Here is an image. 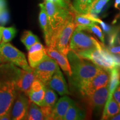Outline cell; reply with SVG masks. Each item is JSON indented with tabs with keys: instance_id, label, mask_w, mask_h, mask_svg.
<instances>
[{
	"instance_id": "1",
	"label": "cell",
	"mask_w": 120,
	"mask_h": 120,
	"mask_svg": "<svg viewBox=\"0 0 120 120\" xmlns=\"http://www.w3.org/2000/svg\"><path fill=\"white\" fill-rule=\"evenodd\" d=\"M67 57L72 71L70 76L71 83L79 90L94 77L101 68L90 60L80 57L71 49L69 50Z\"/></svg>"
},
{
	"instance_id": "2",
	"label": "cell",
	"mask_w": 120,
	"mask_h": 120,
	"mask_svg": "<svg viewBox=\"0 0 120 120\" xmlns=\"http://www.w3.org/2000/svg\"><path fill=\"white\" fill-rule=\"evenodd\" d=\"M75 13L68 18L51 40L49 46L53 47L60 53L67 56L70 50L69 44L72 34L77 25L75 21Z\"/></svg>"
},
{
	"instance_id": "3",
	"label": "cell",
	"mask_w": 120,
	"mask_h": 120,
	"mask_svg": "<svg viewBox=\"0 0 120 120\" xmlns=\"http://www.w3.org/2000/svg\"><path fill=\"white\" fill-rule=\"evenodd\" d=\"M76 54L80 57L90 60L97 66L109 72L112 68L117 67L112 53L103 45L101 49H88Z\"/></svg>"
},
{
	"instance_id": "4",
	"label": "cell",
	"mask_w": 120,
	"mask_h": 120,
	"mask_svg": "<svg viewBox=\"0 0 120 120\" xmlns=\"http://www.w3.org/2000/svg\"><path fill=\"white\" fill-rule=\"evenodd\" d=\"M44 4L49 25L52 30V37L68 18L75 12V11L73 8H64L48 0H45Z\"/></svg>"
},
{
	"instance_id": "5",
	"label": "cell",
	"mask_w": 120,
	"mask_h": 120,
	"mask_svg": "<svg viewBox=\"0 0 120 120\" xmlns=\"http://www.w3.org/2000/svg\"><path fill=\"white\" fill-rule=\"evenodd\" d=\"M16 72L10 79H0V119L4 115L11 112L13 102L17 95L15 87V76Z\"/></svg>"
},
{
	"instance_id": "6",
	"label": "cell",
	"mask_w": 120,
	"mask_h": 120,
	"mask_svg": "<svg viewBox=\"0 0 120 120\" xmlns=\"http://www.w3.org/2000/svg\"><path fill=\"white\" fill-rule=\"evenodd\" d=\"M103 43H100L95 38L86 34L85 30L79 26L73 31L69 44L70 49L75 53L92 49H101Z\"/></svg>"
},
{
	"instance_id": "7",
	"label": "cell",
	"mask_w": 120,
	"mask_h": 120,
	"mask_svg": "<svg viewBox=\"0 0 120 120\" xmlns=\"http://www.w3.org/2000/svg\"><path fill=\"white\" fill-rule=\"evenodd\" d=\"M0 56L2 62H10L25 71H34L28 64L25 54L9 42L0 43Z\"/></svg>"
},
{
	"instance_id": "8",
	"label": "cell",
	"mask_w": 120,
	"mask_h": 120,
	"mask_svg": "<svg viewBox=\"0 0 120 120\" xmlns=\"http://www.w3.org/2000/svg\"><path fill=\"white\" fill-rule=\"evenodd\" d=\"M59 69L57 62L47 55L34 68V73L36 78L46 86L54 73Z\"/></svg>"
},
{
	"instance_id": "9",
	"label": "cell",
	"mask_w": 120,
	"mask_h": 120,
	"mask_svg": "<svg viewBox=\"0 0 120 120\" xmlns=\"http://www.w3.org/2000/svg\"><path fill=\"white\" fill-rule=\"evenodd\" d=\"M110 79V72L101 68L94 77L83 85L79 90L84 96L90 95L99 88L106 86L109 83Z\"/></svg>"
},
{
	"instance_id": "10",
	"label": "cell",
	"mask_w": 120,
	"mask_h": 120,
	"mask_svg": "<svg viewBox=\"0 0 120 120\" xmlns=\"http://www.w3.org/2000/svg\"><path fill=\"white\" fill-rule=\"evenodd\" d=\"M30 102V100L27 97L26 94L17 91L11 108V120H26Z\"/></svg>"
},
{
	"instance_id": "11",
	"label": "cell",
	"mask_w": 120,
	"mask_h": 120,
	"mask_svg": "<svg viewBox=\"0 0 120 120\" xmlns=\"http://www.w3.org/2000/svg\"><path fill=\"white\" fill-rule=\"evenodd\" d=\"M109 94V83L99 88L90 95L86 96L90 109L100 112L106 104Z\"/></svg>"
},
{
	"instance_id": "12",
	"label": "cell",
	"mask_w": 120,
	"mask_h": 120,
	"mask_svg": "<svg viewBox=\"0 0 120 120\" xmlns=\"http://www.w3.org/2000/svg\"><path fill=\"white\" fill-rule=\"evenodd\" d=\"M35 79L34 71L29 72L16 67L15 83L17 91L23 92L27 96L31 85Z\"/></svg>"
},
{
	"instance_id": "13",
	"label": "cell",
	"mask_w": 120,
	"mask_h": 120,
	"mask_svg": "<svg viewBox=\"0 0 120 120\" xmlns=\"http://www.w3.org/2000/svg\"><path fill=\"white\" fill-rule=\"evenodd\" d=\"M45 88L46 86L44 84L36 78L27 94V96L29 97L30 101L39 106H43L44 105Z\"/></svg>"
},
{
	"instance_id": "14",
	"label": "cell",
	"mask_w": 120,
	"mask_h": 120,
	"mask_svg": "<svg viewBox=\"0 0 120 120\" xmlns=\"http://www.w3.org/2000/svg\"><path fill=\"white\" fill-rule=\"evenodd\" d=\"M28 51V63L32 69L35 68L47 55L45 47L40 42L33 45Z\"/></svg>"
},
{
	"instance_id": "15",
	"label": "cell",
	"mask_w": 120,
	"mask_h": 120,
	"mask_svg": "<svg viewBox=\"0 0 120 120\" xmlns=\"http://www.w3.org/2000/svg\"><path fill=\"white\" fill-rule=\"evenodd\" d=\"M46 86L56 91L61 96L69 94L67 83L60 69L54 73Z\"/></svg>"
},
{
	"instance_id": "16",
	"label": "cell",
	"mask_w": 120,
	"mask_h": 120,
	"mask_svg": "<svg viewBox=\"0 0 120 120\" xmlns=\"http://www.w3.org/2000/svg\"><path fill=\"white\" fill-rule=\"evenodd\" d=\"M74 102L68 96H64L59 99L55 104L52 114V120H62L70 106Z\"/></svg>"
},
{
	"instance_id": "17",
	"label": "cell",
	"mask_w": 120,
	"mask_h": 120,
	"mask_svg": "<svg viewBox=\"0 0 120 120\" xmlns=\"http://www.w3.org/2000/svg\"><path fill=\"white\" fill-rule=\"evenodd\" d=\"M45 51L48 56L55 60L64 72L68 73L69 76H71L72 73L71 69L67 56L61 53L51 46H47L45 47Z\"/></svg>"
},
{
	"instance_id": "18",
	"label": "cell",
	"mask_w": 120,
	"mask_h": 120,
	"mask_svg": "<svg viewBox=\"0 0 120 120\" xmlns=\"http://www.w3.org/2000/svg\"><path fill=\"white\" fill-rule=\"evenodd\" d=\"M40 7V12L39 15V22H40V26L42 30L43 34H44L45 40L46 42L47 46L49 44L51 38L52 37V32L51 28L48 19V16L46 12V7L44 3L40 4H39Z\"/></svg>"
},
{
	"instance_id": "19",
	"label": "cell",
	"mask_w": 120,
	"mask_h": 120,
	"mask_svg": "<svg viewBox=\"0 0 120 120\" xmlns=\"http://www.w3.org/2000/svg\"><path fill=\"white\" fill-rule=\"evenodd\" d=\"M86 118V113L73 102L64 115V120H82Z\"/></svg>"
},
{
	"instance_id": "20",
	"label": "cell",
	"mask_w": 120,
	"mask_h": 120,
	"mask_svg": "<svg viewBox=\"0 0 120 120\" xmlns=\"http://www.w3.org/2000/svg\"><path fill=\"white\" fill-rule=\"evenodd\" d=\"M102 120H109L120 112V108L113 97L105 104Z\"/></svg>"
},
{
	"instance_id": "21",
	"label": "cell",
	"mask_w": 120,
	"mask_h": 120,
	"mask_svg": "<svg viewBox=\"0 0 120 120\" xmlns=\"http://www.w3.org/2000/svg\"><path fill=\"white\" fill-rule=\"evenodd\" d=\"M109 72H110V79L109 81V94L107 102L109 101L112 98V94L120 82V73L117 67L112 68Z\"/></svg>"
},
{
	"instance_id": "22",
	"label": "cell",
	"mask_w": 120,
	"mask_h": 120,
	"mask_svg": "<svg viewBox=\"0 0 120 120\" xmlns=\"http://www.w3.org/2000/svg\"><path fill=\"white\" fill-rule=\"evenodd\" d=\"M92 3L90 0H74L72 8L76 13L86 15L90 13Z\"/></svg>"
},
{
	"instance_id": "23",
	"label": "cell",
	"mask_w": 120,
	"mask_h": 120,
	"mask_svg": "<svg viewBox=\"0 0 120 120\" xmlns=\"http://www.w3.org/2000/svg\"><path fill=\"white\" fill-rule=\"evenodd\" d=\"M26 120H45L41 107L30 101Z\"/></svg>"
},
{
	"instance_id": "24",
	"label": "cell",
	"mask_w": 120,
	"mask_h": 120,
	"mask_svg": "<svg viewBox=\"0 0 120 120\" xmlns=\"http://www.w3.org/2000/svg\"><path fill=\"white\" fill-rule=\"evenodd\" d=\"M57 101V96L56 93L53 91V90L46 86L45 88V92L44 96V105L54 108L55 104Z\"/></svg>"
},
{
	"instance_id": "25",
	"label": "cell",
	"mask_w": 120,
	"mask_h": 120,
	"mask_svg": "<svg viewBox=\"0 0 120 120\" xmlns=\"http://www.w3.org/2000/svg\"><path fill=\"white\" fill-rule=\"evenodd\" d=\"M21 41L27 50L34 43L40 42L38 37L30 31H26L23 33L21 38Z\"/></svg>"
},
{
	"instance_id": "26",
	"label": "cell",
	"mask_w": 120,
	"mask_h": 120,
	"mask_svg": "<svg viewBox=\"0 0 120 120\" xmlns=\"http://www.w3.org/2000/svg\"><path fill=\"white\" fill-rule=\"evenodd\" d=\"M17 34V30L14 27H4L2 26V40L0 43L10 42Z\"/></svg>"
},
{
	"instance_id": "27",
	"label": "cell",
	"mask_w": 120,
	"mask_h": 120,
	"mask_svg": "<svg viewBox=\"0 0 120 120\" xmlns=\"http://www.w3.org/2000/svg\"><path fill=\"white\" fill-rule=\"evenodd\" d=\"M109 1V0H94L91 6L90 14H98L101 12L103 7L105 6L106 4Z\"/></svg>"
},
{
	"instance_id": "28",
	"label": "cell",
	"mask_w": 120,
	"mask_h": 120,
	"mask_svg": "<svg viewBox=\"0 0 120 120\" xmlns=\"http://www.w3.org/2000/svg\"><path fill=\"white\" fill-rule=\"evenodd\" d=\"M79 26V27H81L82 29L85 30V31H87L88 32H91L94 33V34H95L97 37L100 38V41H101V42L104 43L105 40H104V35H103L102 32V30L101 28L98 26H97L96 25H94L92 26H90L88 27H81Z\"/></svg>"
},
{
	"instance_id": "29",
	"label": "cell",
	"mask_w": 120,
	"mask_h": 120,
	"mask_svg": "<svg viewBox=\"0 0 120 120\" xmlns=\"http://www.w3.org/2000/svg\"><path fill=\"white\" fill-rule=\"evenodd\" d=\"M9 19L8 13L6 9L0 12V23L4 25L7 22Z\"/></svg>"
},
{
	"instance_id": "30",
	"label": "cell",
	"mask_w": 120,
	"mask_h": 120,
	"mask_svg": "<svg viewBox=\"0 0 120 120\" xmlns=\"http://www.w3.org/2000/svg\"><path fill=\"white\" fill-rule=\"evenodd\" d=\"M112 97L115 100V101L117 103L120 108V82L114 91L113 94H112Z\"/></svg>"
},
{
	"instance_id": "31",
	"label": "cell",
	"mask_w": 120,
	"mask_h": 120,
	"mask_svg": "<svg viewBox=\"0 0 120 120\" xmlns=\"http://www.w3.org/2000/svg\"><path fill=\"white\" fill-rule=\"evenodd\" d=\"M107 49L112 53H120V45L117 46H111Z\"/></svg>"
},
{
	"instance_id": "32",
	"label": "cell",
	"mask_w": 120,
	"mask_h": 120,
	"mask_svg": "<svg viewBox=\"0 0 120 120\" xmlns=\"http://www.w3.org/2000/svg\"><path fill=\"white\" fill-rule=\"evenodd\" d=\"M6 0H0V12L6 9Z\"/></svg>"
},
{
	"instance_id": "33",
	"label": "cell",
	"mask_w": 120,
	"mask_h": 120,
	"mask_svg": "<svg viewBox=\"0 0 120 120\" xmlns=\"http://www.w3.org/2000/svg\"><path fill=\"white\" fill-rule=\"evenodd\" d=\"M109 120H120V112L115 115V116L112 117Z\"/></svg>"
},
{
	"instance_id": "34",
	"label": "cell",
	"mask_w": 120,
	"mask_h": 120,
	"mask_svg": "<svg viewBox=\"0 0 120 120\" xmlns=\"http://www.w3.org/2000/svg\"><path fill=\"white\" fill-rule=\"evenodd\" d=\"M119 4H120V0H116L115 4V8H118V6H119Z\"/></svg>"
},
{
	"instance_id": "35",
	"label": "cell",
	"mask_w": 120,
	"mask_h": 120,
	"mask_svg": "<svg viewBox=\"0 0 120 120\" xmlns=\"http://www.w3.org/2000/svg\"><path fill=\"white\" fill-rule=\"evenodd\" d=\"M2 40V26H0V43Z\"/></svg>"
},
{
	"instance_id": "36",
	"label": "cell",
	"mask_w": 120,
	"mask_h": 120,
	"mask_svg": "<svg viewBox=\"0 0 120 120\" xmlns=\"http://www.w3.org/2000/svg\"><path fill=\"white\" fill-rule=\"evenodd\" d=\"M1 62H2V58H1V56H0V64H1Z\"/></svg>"
},
{
	"instance_id": "37",
	"label": "cell",
	"mask_w": 120,
	"mask_h": 120,
	"mask_svg": "<svg viewBox=\"0 0 120 120\" xmlns=\"http://www.w3.org/2000/svg\"><path fill=\"white\" fill-rule=\"evenodd\" d=\"M94 0H90V1H91V2L92 3H92L94 2Z\"/></svg>"
},
{
	"instance_id": "38",
	"label": "cell",
	"mask_w": 120,
	"mask_h": 120,
	"mask_svg": "<svg viewBox=\"0 0 120 120\" xmlns=\"http://www.w3.org/2000/svg\"><path fill=\"white\" fill-rule=\"evenodd\" d=\"M66 1H67V2H70V0H66Z\"/></svg>"
}]
</instances>
